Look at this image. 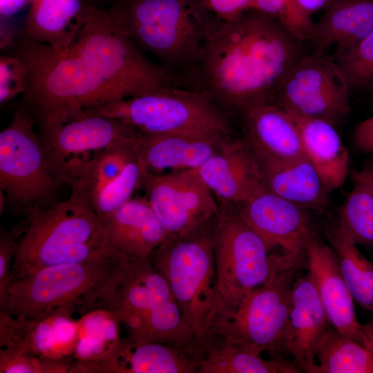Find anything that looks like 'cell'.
Here are the masks:
<instances>
[{
  "mask_svg": "<svg viewBox=\"0 0 373 373\" xmlns=\"http://www.w3.org/2000/svg\"><path fill=\"white\" fill-rule=\"evenodd\" d=\"M197 170L222 202L221 211H235L263 186L258 156L245 137H228Z\"/></svg>",
  "mask_w": 373,
  "mask_h": 373,
  "instance_id": "15",
  "label": "cell"
},
{
  "mask_svg": "<svg viewBox=\"0 0 373 373\" xmlns=\"http://www.w3.org/2000/svg\"><path fill=\"white\" fill-rule=\"evenodd\" d=\"M82 115L119 120L146 135L214 133L231 135L229 114L207 92L173 86L91 107Z\"/></svg>",
  "mask_w": 373,
  "mask_h": 373,
  "instance_id": "8",
  "label": "cell"
},
{
  "mask_svg": "<svg viewBox=\"0 0 373 373\" xmlns=\"http://www.w3.org/2000/svg\"><path fill=\"white\" fill-rule=\"evenodd\" d=\"M305 250L309 274L329 324L342 334L361 343L362 324L356 318L354 300L334 250L314 234L307 240Z\"/></svg>",
  "mask_w": 373,
  "mask_h": 373,
  "instance_id": "18",
  "label": "cell"
},
{
  "mask_svg": "<svg viewBox=\"0 0 373 373\" xmlns=\"http://www.w3.org/2000/svg\"><path fill=\"white\" fill-rule=\"evenodd\" d=\"M142 175L143 171L137 159L131 161L122 173L91 201L99 219L131 200L135 191L141 188Z\"/></svg>",
  "mask_w": 373,
  "mask_h": 373,
  "instance_id": "35",
  "label": "cell"
},
{
  "mask_svg": "<svg viewBox=\"0 0 373 373\" xmlns=\"http://www.w3.org/2000/svg\"><path fill=\"white\" fill-rule=\"evenodd\" d=\"M69 186L71 193L66 200L25 214L26 229L14 258L11 285L44 267L117 254L108 244L89 194L78 183Z\"/></svg>",
  "mask_w": 373,
  "mask_h": 373,
  "instance_id": "3",
  "label": "cell"
},
{
  "mask_svg": "<svg viewBox=\"0 0 373 373\" xmlns=\"http://www.w3.org/2000/svg\"><path fill=\"white\" fill-rule=\"evenodd\" d=\"M141 187L169 235L191 231L217 218L220 204L197 169L143 172Z\"/></svg>",
  "mask_w": 373,
  "mask_h": 373,
  "instance_id": "13",
  "label": "cell"
},
{
  "mask_svg": "<svg viewBox=\"0 0 373 373\" xmlns=\"http://www.w3.org/2000/svg\"><path fill=\"white\" fill-rule=\"evenodd\" d=\"M262 238L236 213L220 211L213 254L220 312L233 309L275 273L302 264L305 254L269 255Z\"/></svg>",
  "mask_w": 373,
  "mask_h": 373,
  "instance_id": "9",
  "label": "cell"
},
{
  "mask_svg": "<svg viewBox=\"0 0 373 373\" xmlns=\"http://www.w3.org/2000/svg\"><path fill=\"white\" fill-rule=\"evenodd\" d=\"M0 212H1V214H2V212L4 210V208H5V204H6V202H5V200L6 198H4V193L3 191L0 189Z\"/></svg>",
  "mask_w": 373,
  "mask_h": 373,
  "instance_id": "46",
  "label": "cell"
},
{
  "mask_svg": "<svg viewBox=\"0 0 373 373\" xmlns=\"http://www.w3.org/2000/svg\"><path fill=\"white\" fill-rule=\"evenodd\" d=\"M334 61L351 91L373 86V31Z\"/></svg>",
  "mask_w": 373,
  "mask_h": 373,
  "instance_id": "34",
  "label": "cell"
},
{
  "mask_svg": "<svg viewBox=\"0 0 373 373\" xmlns=\"http://www.w3.org/2000/svg\"><path fill=\"white\" fill-rule=\"evenodd\" d=\"M90 1L93 4L100 8H104L112 3H114L115 1H120V0H90Z\"/></svg>",
  "mask_w": 373,
  "mask_h": 373,
  "instance_id": "45",
  "label": "cell"
},
{
  "mask_svg": "<svg viewBox=\"0 0 373 373\" xmlns=\"http://www.w3.org/2000/svg\"><path fill=\"white\" fill-rule=\"evenodd\" d=\"M254 10L276 19L298 39L310 40L315 22L296 0H254Z\"/></svg>",
  "mask_w": 373,
  "mask_h": 373,
  "instance_id": "36",
  "label": "cell"
},
{
  "mask_svg": "<svg viewBox=\"0 0 373 373\" xmlns=\"http://www.w3.org/2000/svg\"><path fill=\"white\" fill-rule=\"evenodd\" d=\"M325 232L354 300L373 312V264L361 253L338 221L327 225Z\"/></svg>",
  "mask_w": 373,
  "mask_h": 373,
  "instance_id": "31",
  "label": "cell"
},
{
  "mask_svg": "<svg viewBox=\"0 0 373 373\" xmlns=\"http://www.w3.org/2000/svg\"><path fill=\"white\" fill-rule=\"evenodd\" d=\"M92 4L90 0H31L16 39L64 51L76 38Z\"/></svg>",
  "mask_w": 373,
  "mask_h": 373,
  "instance_id": "23",
  "label": "cell"
},
{
  "mask_svg": "<svg viewBox=\"0 0 373 373\" xmlns=\"http://www.w3.org/2000/svg\"><path fill=\"white\" fill-rule=\"evenodd\" d=\"M354 141L361 151L373 153V115L357 125L354 133Z\"/></svg>",
  "mask_w": 373,
  "mask_h": 373,
  "instance_id": "41",
  "label": "cell"
},
{
  "mask_svg": "<svg viewBox=\"0 0 373 373\" xmlns=\"http://www.w3.org/2000/svg\"><path fill=\"white\" fill-rule=\"evenodd\" d=\"M353 177L365 181L373 189V165L362 171L354 172Z\"/></svg>",
  "mask_w": 373,
  "mask_h": 373,
  "instance_id": "44",
  "label": "cell"
},
{
  "mask_svg": "<svg viewBox=\"0 0 373 373\" xmlns=\"http://www.w3.org/2000/svg\"><path fill=\"white\" fill-rule=\"evenodd\" d=\"M332 1V0H331V1ZM331 1H330V2H331Z\"/></svg>",
  "mask_w": 373,
  "mask_h": 373,
  "instance_id": "47",
  "label": "cell"
},
{
  "mask_svg": "<svg viewBox=\"0 0 373 373\" xmlns=\"http://www.w3.org/2000/svg\"><path fill=\"white\" fill-rule=\"evenodd\" d=\"M96 309L115 316L135 343L187 347L194 339L166 280L150 257H121L99 293Z\"/></svg>",
  "mask_w": 373,
  "mask_h": 373,
  "instance_id": "4",
  "label": "cell"
},
{
  "mask_svg": "<svg viewBox=\"0 0 373 373\" xmlns=\"http://www.w3.org/2000/svg\"><path fill=\"white\" fill-rule=\"evenodd\" d=\"M240 115L245 139L258 156L276 160L306 156L295 119L280 106L276 103L258 104Z\"/></svg>",
  "mask_w": 373,
  "mask_h": 373,
  "instance_id": "22",
  "label": "cell"
},
{
  "mask_svg": "<svg viewBox=\"0 0 373 373\" xmlns=\"http://www.w3.org/2000/svg\"><path fill=\"white\" fill-rule=\"evenodd\" d=\"M141 133L113 118L82 115L39 128L38 137L48 166L61 186L73 168L95 157L91 153L98 154L115 142Z\"/></svg>",
  "mask_w": 373,
  "mask_h": 373,
  "instance_id": "14",
  "label": "cell"
},
{
  "mask_svg": "<svg viewBox=\"0 0 373 373\" xmlns=\"http://www.w3.org/2000/svg\"><path fill=\"white\" fill-rule=\"evenodd\" d=\"M288 112L299 128L305 155L326 189L329 193L337 189L347 178L350 157L335 126L321 119Z\"/></svg>",
  "mask_w": 373,
  "mask_h": 373,
  "instance_id": "27",
  "label": "cell"
},
{
  "mask_svg": "<svg viewBox=\"0 0 373 373\" xmlns=\"http://www.w3.org/2000/svg\"><path fill=\"white\" fill-rule=\"evenodd\" d=\"M103 8L142 51L188 86L213 17L200 0H120Z\"/></svg>",
  "mask_w": 373,
  "mask_h": 373,
  "instance_id": "5",
  "label": "cell"
},
{
  "mask_svg": "<svg viewBox=\"0 0 373 373\" xmlns=\"http://www.w3.org/2000/svg\"><path fill=\"white\" fill-rule=\"evenodd\" d=\"M188 350L198 364L197 373H297L294 363L257 354L208 332L195 338Z\"/></svg>",
  "mask_w": 373,
  "mask_h": 373,
  "instance_id": "26",
  "label": "cell"
},
{
  "mask_svg": "<svg viewBox=\"0 0 373 373\" xmlns=\"http://www.w3.org/2000/svg\"><path fill=\"white\" fill-rule=\"evenodd\" d=\"M187 347L157 342L135 343L122 338L104 372L197 373L198 364Z\"/></svg>",
  "mask_w": 373,
  "mask_h": 373,
  "instance_id": "28",
  "label": "cell"
},
{
  "mask_svg": "<svg viewBox=\"0 0 373 373\" xmlns=\"http://www.w3.org/2000/svg\"><path fill=\"white\" fill-rule=\"evenodd\" d=\"M99 220L110 247L126 258H149L169 236L146 197L132 198Z\"/></svg>",
  "mask_w": 373,
  "mask_h": 373,
  "instance_id": "20",
  "label": "cell"
},
{
  "mask_svg": "<svg viewBox=\"0 0 373 373\" xmlns=\"http://www.w3.org/2000/svg\"><path fill=\"white\" fill-rule=\"evenodd\" d=\"M27 70L21 104L39 128L87 108L173 86L180 78L146 57L103 8L92 4L76 38L64 51L17 38L8 49Z\"/></svg>",
  "mask_w": 373,
  "mask_h": 373,
  "instance_id": "1",
  "label": "cell"
},
{
  "mask_svg": "<svg viewBox=\"0 0 373 373\" xmlns=\"http://www.w3.org/2000/svg\"><path fill=\"white\" fill-rule=\"evenodd\" d=\"M120 256L42 268L15 280L6 312L11 316L40 321L62 314L80 318L94 310L104 285Z\"/></svg>",
  "mask_w": 373,
  "mask_h": 373,
  "instance_id": "7",
  "label": "cell"
},
{
  "mask_svg": "<svg viewBox=\"0 0 373 373\" xmlns=\"http://www.w3.org/2000/svg\"><path fill=\"white\" fill-rule=\"evenodd\" d=\"M233 213L262 238L269 250L280 247L284 254H304L314 234L305 209L263 186Z\"/></svg>",
  "mask_w": 373,
  "mask_h": 373,
  "instance_id": "16",
  "label": "cell"
},
{
  "mask_svg": "<svg viewBox=\"0 0 373 373\" xmlns=\"http://www.w3.org/2000/svg\"><path fill=\"white\" fill-rule=\"evenodd\" d=\"M79 323L67 315H54L40 321L6 315L0 323L3 348L27 352L47 361L73 365Z\"/></svg>",
  "mask_w": 373,
  "mask_h": 373,
  "instance_id": "17",
  "label": "cell"
},
{
  "mask_svg": "<svg viewBox=\"0 0 373 373\" xmlns=\"http://www.w3.org/2000/svg\"><path fill=\"white\" fill-rule=\"evenodd\" d=\"M229 137L214 133H142L136 159L143 172L152 175L198 169Z\"/></svg>",
  "mask_w": 373,
  "mask_h": 373,
  "instance_id": "19",
  "label": "cell"
},
{
  "mask_svg": "<svg viewBox=\"0 0 373 373\" xmlns=\"http://www.w3.org/2000/svg\"><path fill=\"white\" fill-rule=\"evenodd\" d=\"M1 373H62L66 366L58 362L41 359L27 352L0 348Z\"/></svg>",
  "mask_w": 373,
  "mask_h": 373,
  "instance_id": "37",
  "label": "cell"
},
{
  "mask_svg": "<svg viewBox=\"0 0 373 373\" xmlns=\"http://www.w3.org/2000/svg\"><path fill=\"white\" fill-rule=\"evenodd\" d=\"M78 323L79 336L73 357V372H103L120 343V323L109 312L96 309L81 317Z\"/></svg>",
  "mask_w": 373,
  "mask_h": 373,
  "instance_id": "29",
  "label": "cell"
},
{
  "mask_svg": "<svg viewBox=\"0 0 373 373\" xmlns=\"http://www.w3.org/2000/svg\"><path fill=\"white\" fill-rule=\"evenodd\" d=\"M217 218L187 233L169 235L149 256L194 339L210 331L220 308L213 254Z\"/></svg>",
  "mask_w": 373,
  "mask_h": 373,
  "instance_id": "6",
  "label": "cell"
},
{
  "mask_svg": "<svg viewBox=\"0 0 373 373\" xmlns=\"http://www.w3.org/2000/svg\"><path fill=\"white\" fill-rule=\"evenodd\" d=\"M373 87V86H372Z\"/></svg>",
  "mask_w": 373,
  "mask_h": 373,
  "instance_id": "48",
  "label": "cell"
},
{
  "mask_svg": "<svg viewBox=\"0 0 373 373\" xmlns=\"http://www.w3.org/2000/svg\"><path fill=\"white\" fill-rule=\"evenodd\" d=\"M26 229V222L0 232V311L6 307L11 272L19 240Z\"/></svg>",
  "mask_w": 373,
  "mask_h": 373,
  "instance_id": "38",
  "label": "cell"
},
{
  "mask_svg": "<svg viewBox=\"0 0 373 373\" xmlns=\"http://www.w3.org/2000/svg\"><path fill=\"white\" fill-rule=\"evenodd\" d=\"M257 156L266 189L305 209L318 212L325 209L329 192L307 156L291 160Z\"/></svg>",
  "mask_w": 373,
  "mask_h": 373,
  "instance_id": "24",
  "label": "cell"
},
{
  "mask_svg": "<svg viewBox=\"0 0 373 373\" xmlns=\"http://www.w3.org/2000/svg\"><path fill=\"white\" fill-rule=\"evenodd\" d=\"M315 356L318 363L314 373H373V359L367 348L333 327L321 338Z\"/></svg>",
  "mask_w": 373,
  "mask_h": 373,
  "instance_id": "32",
  "label": "cell"
},
{
  "mask_svg": "<svg viewBox=\"0 0 373 373\" xmlns=\"http://www.w3.org/2000/svg\"><path fill=\"white\" fill-rule=\"evenodd\" d=\"M328 323L310 274L296 279L291 290L287 350L300 370L314 372L316 348L329 327Z\"/></svg>",
  "mask_w": 373,
  "mask_h": 373,
  "instance_id": "21",
  "label": "cell"
},
{
  "mask_svg": "<svg viewBox=\"0 0 373 373\" xmlns=\"http://www.w3.org/2000/svg\"><path fill=\"white\" fill-rule=\"evenodd\" d=\"M350 92L333 59L319 52L306 54L287 75L275 103L336 127L350 113Z\"/></svg>",
  "mask_w": 373,
  "mask_h": 373,
  "instance_id": "12",
  "label": "cell"
},
{
  "mask_svg": "<svg viewBox=\"0 0 373 373\" xmlns=\"http://www.w3.org/2000/svg\"><path fill=\"white\" fill-rule=\"evenodd\" d=\"M298 4L308 14L313 12L327 6L331 0H296Z\"/></svg>",
  "mask_w": 373,
  "mask_h": 373,
  "instance_id": "43",
  "label": "cell"
},
{
  "mask_svg": "<svg viewBox=\"0 0 373 373\" xmlns=\"http://www.w3.org/2000/svg\"><path fill=\"white\" fill-rule=\"evenodd\" d=\"M306 54L302 41L256 10L231 21L213 17L189 79L229 114L275 103L287 75Z\"/></svg>",
  "mask_w": 373,
  "mask_h": 373,
  "instance_id": "2",
  "label": "cell"
},
{
  "mask_svg": "<svg viewBox=\"0 0 373 373\" xmlns=\"http://www.w3.org/2000/svg\"><path fill=\"white\" fill-rule=\"evenodd\" d=\"M33 116L21 104L0 133V189L13 207L26 214L49 207L59 184L50 172Z\"/></svg>",
  "mask_w": 373,
  "mask_h": 373,
  "instance_id": "11",
  "label": "cell"
},
{
  "mask_svg": "<svg viewBox=\"0 0 373 373\" xmlns=\"http://www.w3.org/2000/svg\"><path fill=\"white\" fill-rule=\"evenodd\" d=\"M302 264L275 273L233 309L219 313L209 332L255 354L287 361L291 290Z\"/></svg>",
  "mask_w": 373,
  "mask_h": 373,
  "instance_id": "10",
  "label": "cell"
},
{
  "mask_svg": "<svg viewBox=\"0 0 373 373\" xmlns=\"http://www.w3.org/2000/svg\"><path fill=\"white\" fill-rule=\"evenodd\" d=\"M216 19L231 21L245 12L254 10V0H200Z\"/></svg>",
  "mask_w": 373,
  "mask_h": 373,
  "instance_id": "40",
  "label": "cell"
},
{
  "mask_svg": "<svg viewBox=\"0 0 373 373\" xmlns=\"http://www.w3.org/2000/svg\"><path fill=\"white\" fill-rule=\"evenodd\" d=\"M373 31V0H332L314 23L310 41L318 52L335 46L337 56Z\"/></svg>",
  "mask_w": 373,
  "mask_h": 373,
  "instance_id": "25",
  "label": "cell"
},
{
  "mask_svg": "<svg viewBox=\"0 0 373 373\" xmlns=\"http://www.w3.org/2000/svg\"><path fill=\"white\" fill-rule=\"evenodd\" d=\"M27 70L18 57L4 54L0 57V104L1 106L23 94L27 86Z\"/></svg>",
  "mask_w": 373,
  "mask_h": 373,
  "instance_id": "39",
  "label": "cell"
},
{
  "mask_svg": "<svg viewBox=\"0 0 373 373\" xmlns=\"http://www.w3.org/2000/svg\"><path fill=\"white\" fill-rule=\"evenodd\" d=\"M141 135L115 142L94 157L79 164L67 175L64 184H79L92 201L136 158L137 143Z\"/></svg>",
  "mask_w": 373,
  "mask_h": 373,
  "instance_id": "30",
  "label": "cell"
},
{
  "mask_svg": "<svg viewBox=\"0 0 373 373\" xmlns=\"http://www.w3.org/2000/svg\"><path fill=\"white\" fill-rule=\"evenodd\" d=\"M354 180L338 210V222L356 245L373 247V189L363 180Z\"/></svg>",
  "mask_w": 373,
  "mask_h": 373,
  "instance_id": "33",
  "label": "cell"
},
{
  "mask_svg": "<svg viewBox=\"0 0 373 373\" xmlns=\"http://www.w3.org/2000/svg\"><path fill=\"white\" fill-rule=\"evenodd\" d=\"M361 343L370 352L373 359V323L362 325Z\"/></svg>",
  "mask_w": 373,
  "mask_h": 373,
  "instance_id": "42",
  "label": "cell"
}]
</instances>
